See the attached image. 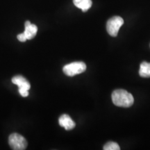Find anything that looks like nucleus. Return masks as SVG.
Returning <instances> with one entry per match:
<instances>
[{
    "label": "nucleus",
    "instance_id": "1",
    "mask_svg": "<svg viewBox=\"0 0 150 150\" xmlns=\"http://www.w3.org/2000/svg\"><path fill=\"white\" fill-rule=\"evenodd\" d=\"M112 101L115 106L119 107H131L134 102V98L130 93L123 89H117L112 92Z\"/></svg>",
    "mask_w": 150,
    "mask_h": 150
},
{
    "label": "nucleus",
    "instance_id": "2",
    "mask_svg": "<svg viewBox=\"0 0 150 150\" xmlns=\"http://www.w3.org/2000/svg\"><path fill=\"white\" fill-rule=\"evenodd\" d=\"M86 70V65L83 62H73L65 65L63 71L65 75L68 76H74L84 72Z\"/></svg>",
    "mask_w": 150,
    "mask_h": 150
},
{
    "label": "nucleus",
    "instance_id": "3",
    "mask_svg": "<svg viewBox=\"0 0 150 150\" xmlns=\"http://www.w3.org/2000/svg\"><path fill=\"white\" fill-rule=\"evenodd\" d=\"M124 24V20L120 16H114L108 20L106 24V30L110 35L116 37L118 31Z\"/></svg>",
    "mask_w": 150,
    "mask_h": 150
},
{
    "label": "nucleus",
    "instance_id": "4",
    "mask_svg": "<svg viewBox=\"0 0 150 150\" xmlns=\"http://www.w3.org/2000/svg\"><path fill=\"white\" fill-rule=\"evenodd\" d=\"M8 143L11 149L14 150H24L27 147V141L25 138L16 133L9 136Z\"/></svg>",
    "mask_w": 150,
    "mask_h": 150
},
{
    "label": "nucleus",
    "instance_id": "5",
    "mask_svg": "<svg viewBox=\"0 0 150 150\" xmlns=\"http://www.w3.org/2000/svg\"><path fill=\"white\" fill-rule=\"evenodd\" d=\"M59 122L60 126L64 127L67 131L72 130L76 126V124L72 120V118L67 114H63L59 117Z\"/></svg>",
    "mask_w": 150,
    "mask_h": 150
},
{
    "label": "nucleus",
    "instance_id": "6",
    "mask_svg": "<svg viewBox=\"0 0 150 150\" xmlns=\"http://www.w3.org/2000/svg\"><path fill=\"white\" fill-rule=\"evenodd\" d=\"M24 25H25V29H24V33L27 37V40H31L37 34V26L33 24H31L29 21H26Z\"/></svg>",
    "mask_w": 150,
    "mask_h": 150
},
{
    "label": "nucleus",
    "instance_id": "7",
    "mask_svg": "<svg viewBox=\"0 0 150 150\" xmlns=\"http://www.w3.org/2000/svg\"><path fill=\"white\" fill-rule=\"evenodd\" d=\"M12 82L16 85L18 86V88H23L29 91L30 88H31L29 81L23 76H20V75H18V76L13 77Z\"/></svg>",
    "mask_w": 150,
    "mask_h": 150
},
{
    "label": "nucleus",
    "instance_id": "8",
    "mask_svg": "<svg viewBox=\"0 0 150 150\" xmlns=\"http://www.w3.org/2000/svg\"><path fill=\"white\" fill-rule=\"evenodd\" d=\"M73 3L75 6L81 9L83 12L88 11L93 4L91 0H73Z\"/></svg>",
    "mask_w": 150,
    "mask_h": 150
},
{
    "label": "nucleus",
    "instance_id": "9",
    "mask_svg": "<svg viewBox=\"0 0 150 150\" xmlns=\"http://www.w3.org/2000/svg\"><path fill=\"white\" fill-rule=\"evenodd\" d=\"M139 75L142 77H150V63L144 61L141 63L139 70Z\"/></svg>",
    "mask_w": 150,
    "mask_h": 150
},
{
    "label": "nucleus",
    "instance_id": "10",
    "mask_svg": "<svg viewBox=\"0 0 150 150\" xmlns=\"http://www.w3.org/2000/svg\"><path fill=\"white\" fill-rule=\"evenodd\" d=\"M104 150H120V146L117 143H116L115 142H108L104 146V148H103Z\"/></svg>",
    "mask_w": 150,
    "mask_h": 150
},
{
    "label": "nucleus",
    "instance_id": "11",
    "mask_svg": "<svg viewBox=\"0 0 150 150\" xmlns=\"http://www.w3.org/2000/svg\"><path fill=\"white\" fill-rule=\"evenodd\" d=\"M18 90H19V93H20V94L22 97H26L29 95V91H28V90L23 89V88H18Z\"/></svg>",
    "mask_w": 150,
    "mask_h": 150
},
{
    "label": "nucleus",
    "instance_id": "12",
    "mask_svg": "<svg viewBox=\"0 0 150 150\" xmlns=\"http://www.w3.org/2000/svg\"><path fill=\"white\" fill-rule=\"evenodd\" d=\"M17 38H18V40H20V42H25V41L27 40V37H26V35L24 33H20V34L18 35V37Z\"/></svg>",
    "mask_w": 150,
    "mask_h": 150
}]
</instances>
